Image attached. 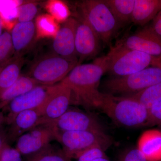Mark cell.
Segmentation results:
<instances>
[{"label":"cell","mask_w":161,"mask_h":161,"mask_svg":"<svg viewBox=\"0 0 161 161\" xmlns=\"http://www.w3.org/2000/svg\"><path fill=\"white\" fill-rule=\"evenodd\" d=\"M53 139L54 137L51 128L43 125L20 136L16 141L15 148L21 154L31 156L47 147Z\"/></svg>","instance_id":"13"},{"label":"cell","mask_w":161,"mask_h":161,"mask_svg":"<svg viewBox=\"0 0 161 161\" xmlns=\"http://www.w3.org/2000/svg\"><path fill=\"white\" fill-rule=\"evenodd\" d=\"M78 7L81 17L92 26L101 41L109 44L118 29V22L109 7L101 0H85Z\"/></svg>","instance_id":"4"},{"label":"cell","mask_w":161,"mask_h":161,"mask_svg":"<svg viewBox=\"0 0 161 161\" xmlns=\"http://www.w3.org/2000/svg\"><path fill=\"white\" fill-rule=\"evenodd\" d=\"M3 65H1V66H0V70H1V69H2V67H3Z\"/></svg>","instance_id":"36"},{"label":"cell","mask_w":161,"mask_h":161,"mask_svg":"<svg viewBox=\"0 0 161 161\" xmlns=\"http://www.w3.org/2000/svg\"><path fill=\"white\" fill-rule=\"evenodd\" d=\"M7 134L8 141H16L20 136L39 126L43 125L40 109L26 110L20 112L10 124Z\"/></svg>","instance_id":"15"},{"label":"cell","mask_w":161,"mask_h":161,"mask_svg":"<svg viewBox=\"0 0 161 161\" xmlns=\"http://www.w3.org/2000/svg\"><path fill=\"white\" fill-rule=\"evenodd\" d=\"M54 139L62 147V151L68 161L84 150L100 146L105 150L111 146V138L105 132L93 131L53 132Z\"/></svg>","instance_id":"5"},{"label":"cell","mask_w":161,"mask_h":161,"mask_svg":"<svg viewBox=\"0 0 161 161\" xmlns=\"http://www.w3.org/2000/svg\"><path fill=\"white\" fill-rule=\"evenodd\" d=\"M98 109L122 126H146L148 120V110L130 96H117L103 93Z\"/></svg>","instance_id":"2"},{"label":"cell","mask_w":161,"mask_h":161,"mask_svg":"<svg viewBox=\"0 0 161 161\" xmlns=\"http://www.w3.org/2000/svg\"><path fill=\"white\" fill-rule=\"evenodd\" d=\"M148 118L146 126H153L161 124V100L148 110Z\"/></svg>","instance_id":"27"},{"label":"cell","mask_w":161,"mask_h":161,"mask_svg":"<svg viewBox=\"0 0 161 161\" xmlns=\"http://www.w3.org/2000/svg\"><path fill=\"white\" fill-rule=\"evenodd\" d=\"M106 72L116 77H123L137 73L150 66L161 67V60L119 43L111 47L103 56Z\"/></svg>","instance_id":"3"},{"label":"cell","mask_w":161,"mask_h":161,"mask_svg":"<svg viewBox=\"0 0 161 161\" xmlns=\"http://www.w3.org/2000/svg\"><path fill=\"white\" fill-rule=\"evenodd\" d=\"M1 109V108H0V127L4 122H5V116Z\"/></svg>","instance_id":"32"},{"label":"cell","mask_w":161,"mask_h":161,"mask_svg":"<svg viewBox=\"0 0 161 161\" xmlns=\"http://www.w3.org/2000/svg\"><path fill=\"white\" fill-rule=\"evenodd\" d=\"M37 12V7L35 3H28L21 4L18 7V21L21 23L32 21Z\"/></svg>","instance_id":"25"},{"label":"cell","mask_w":161,"mask_h":161,"mask_svg":"<svg viewBox=\"0 0 161 161\" xmlns=\"http://www.w3.org/2000/svg\"><path fill=\"white\" fill-rule=\"evenodd\" d=\"M71 104V92L62 81L50 87L46 101L39 108L43 125H48L58 119Z\"/></svg>","instance_id":"8"},{"label":"cell","mask_w":161,"mask_h":161,"mask_svg":"<svg viewBox=\"0 0 161 161\" xmlns=\"http://www.w3.org/2000/svg\"><path fill=\"white\" fill-rule=\"evenodd\" d=\"M93 161H110L108 159V158H101L96 159Z\"/></svg>","instance_id":"34"},{"label":"cell","mask_w":161,"mask_h":161,"mask_svg":"<svg viewBox=\"0 0 161 161\" xmlns=\"http://www.w3.org/2000/svg\"><path fill=\"white\" fill-rule=\"evenodd\" d=\"M78 64V60L54 53L36 62L31 69L29 76L40 85L51 86L61 82Z\"/></svg>","instance_id":"6"},{"label":"cell","mask_w":161,"mask_h":161,"mask_svg":"<svg viewBox=\"0 0 161 161\" xmlns=\"http://www.w3.org/2000/svg\"><path fill=\"white\" fill-rule=\"evenodd\" d=\"M53 132L84 131L104 132L102 125L89 113L75 109H68L53 122L47 125Z\"/></svg>","instance_id":"9"},{"label":"cell","mask_w":161,"mask_h":161,"mask_svg":"<svg viewBox=\"0 0 161 161\" xmlns=\"http://www.w3.org/2000/svg\"><path fill=\"white\" fill-rule=\"evenodd\" d=\"M3 20L0 18V36L3 33Z\"/></svg>","instance_id":"33"},{"label":"cell","mask_w":161,"mask_h":161,"mask_svg":"<svg viewBox=\"0 0 161 161\" xmlns=\"http://www.w3.org/2000/svg\"><path fill=\"white\" fill-rule=\"evenodd\" d=\"M24 62L22 56L14 55L3 64L0 70V96L19 78Z\"/></svg>","instance_id":"19"},{"label":"cell","mask_w":161,"mask_h":161,"mask_svg":"<svg viewBox=\"0 0 161 161\" xmlns=\"http://www.w3.org/2000/svg\"><path fill=\"white\" fill-rule=\"evenodd\" d=\"M14 54L10 33L7 31L3 32L0 36V66L6 63Z\"/></svg>","instance_id":"24"},{"label":"cell","mask_w":161,"mask_h":161,"mask_svg":"<svg viewBox=\"0 0 161 161\" xmlns=\"http://www.w3.org/2000/svg\"><path fill=\"white\" fill-rule=\"evenodd\" d=\"M129 96L137 100L147 110H150L161 100V82Z\"/></svg>","instance_id":"22"},{"label":"cell","mask_w":161,"mask_h":161,"mask_svg":"<svg viewBox=\"0 0 161 161\" xmlns=\"http://www.w3.org/2000/svg\"><path fill=\"white\" fill-rule=\"evenodd\" d=\"M161 82V67L151 66L123 77H114L105 82L107 94L133 95Z\"/></svg>","instance_id":"7"},{"label":"cell","mask_w":161,"mask_h":161,"mask_svg":"<svg viewBox=\"0 0 161 161\" xmlns=\"http://www.w3.org/2000/svg\"><path fill=\"white\" fill-rule=\"evenodd\" d=\"M28 161H68L62 150L48 145L39 152L30 156Z\"/></svg>","instance_id":"23"},{"label":"cell","mask_w":161,"mask_h":161,"mask_svg":"<svg viewBox=\"0 0 161 161\" xmlns=\"http://www.w3.org/2000/svg\"><path fill=\"white\" fill-rule=\"evenodd\" d=\"M39 83L29 76L20 75L19 78L0 96V108L3 109L14 98L31 91Z\"/></svg>","instance_id":"20"},{"label":"cell","mask_w":161,"mask_h":161,"mask_svg":"<svg viewBox=\"0 0 161 161\" xmlns=\"http://www.w3.org/2000/svg\"><path fill=\"white\" fill-rule=\"evenodd\" d=\"M78 23V20L69 18L61 25L53 42V48L55 54L68 59L78 60L75 46Z\"/></svg>","instance_id":"14"},{"label":"cell","mask_w":161,"mask_h":161,"mask_svg":"<svg viewBox=\"0 0 161 161\" xmlns=\"http://www.w3.org/2000/svg\"><path fill=\"white\" fill-rule=\"evenodd\" d=\"M137 149L147 161H161V130L151 129L141 134Z\"/></svg>","instance_id":"16"},{"label":"cell","mask_w":161,"mask_h":161,"mask_svg":"<svg viewBox=\"0 0 161 161\" xmlns=\"http://www.w3.org/2000/svg\"><path fill=\"white\" fill-rule=\"evenodd\" d=\"M119 43L161 60V38L152 30L150 25L128 36Z\"/></svg>","instance_id":"12"},{"label":"cell","mask_w":161,"mask_h":161,"mask_svg":"<svg viewBox=\"0 0 161 161\" xmlns=\"http://www.w3.org/2000/svg\"><path fill=\"white\" fill-rule=\"evenodd\" d=\"M161 10V0H135L131 21L139 26H145Z\"/></svg>","instance_id":"18"},{"label":"cell","mask_w":161,"mask_h":161,"mask_svg":"<svg viewBox=\"0 0 161 161\" xmlns=\"http://www.w3.org/2000/svg\"><path fill=\"white\" fill-rule=\"evenodd\" d=\"M101 158L108 157L103 148L100 146H96L80 153L70 161H93Z\"/></svg>","instance_id":"26"},{"label":"cell","mask_w":161,"mask_h":161,"mask_svg":"<svg viewBox=\"0 0 161 161\" xmlns=\"http://www.w3.org/2000/svg\"><path fill=\"white\" fill-rule=\"evenodd\" d=\"M135 0H104L118 23L131 21Z\"/></svg>","instance_id":"21"},{"label":"cell","mask_w":161,"mask_h":161,"mask_svg":"<svg viewBox=\"0 0 161 161\" xmlns=\"http://www.w3.org/2000/svg\"><path fill=\"white\" fill-rule=\"evenodd\" d=\"M7 135L4 132H0V156L8 144Z\"/></svg>","instance_id":"31"},{"label":"cell","mask_w":161,"mask_h":161,"mask_svg":"<svg viewBox=\"0 0 161 161\" xmlns=\"http://www.w3.org/2000/svg\"><path fill=\"white\" fill-rule=\"evenodd\" d=\"M150 26L152 30L161 38V10L153 20Z\"/></svg>","instance_id":"30"},{"label":"cell","mask_w":161,"mask_h":161,"mask_svg":"<svg viewBox=\"0 0 161 161\" xmlns=\"http://www.w3.org/2000/svg\"><path fill=\"white\" fill-rule=\"evenodd\" d=\"M50 87L40 85L9 102L5 107L7 108L8 111V114L5 117V122L10 125L20 112L39 108L42 106L48 96Z\"/></svg>","instance_id":"11"},{"label":"cell","mask_w":161,"mask_h":161,"mask_svg":"<svg viewBox=\"0 0 161 161\" xmlns=\"http://www.w3.org/2000/svg\"><path fill=\"white\" fill-rule=\"evenodd\" d=\"M10 34L14 55L22 56V53L29 47L34 40L36 35V24L32 21L19 22L14 26Z\"/></svg>","instance_id":"17"},{"label":"cell","mask_w":161,"mask_h":161,"mask_svg":"<svg viewBox=\"0 0 161 161\" xmlns=\"http://www.w3.org/2000/svg\"><path fill=\"white\" fill-rule=\"evenodd\" d=\"M21 155L16 148L7 145L1 154L0 161H22Z\"/></svg>","instance_id":"28"},{"label":"cell","mask_w":161,"mask_h":161,"mask_svg":"<svg viewBox=\"0 0 161 161\" xmlns=\"http://www.w3.org/2000/svg\"><path fill=\"white\" fill-rule=\"evenodd\" d=\"M100 41L92 26L81 17L78 20L75 35V51L78 64L98 55L100 49Z\"/></svg>","instance_id":"10"},{"label":"cell","mask_w":161,"mask_h":161,"mask_svg":"<svg viewBox=\"0 0 161 161\" xmlns=\"http://www.w3.org/2000/svg\"><path fill=\"white\" fill-rule=\"evenodd\" d=\"M106 73L103 56L92 63L78 64L62 82L71 92V104L87 109H98L103 93L99 90L100 80Z\"/></svg>","instance_id":"1"},{"label":"cell","mask_w":161,"mask_h":161,"mask_svg":"<svg viewBox=\"0 0 161 161\" xmlns=\"http://www.w3.org/2000/svg\"><path fill=\"white\" fill-rule=\"evenodd\" d=\"M119 161H147L137 148H132L122 153Z\"/></svg>","instance_id":"29"},{"label":"cell","mask_w":161,"mask_h":161,"mask_svg":"<svg viewBox=\"0 0 161 161\" xmlns=\"http://www.w3.org/2000/svg\"><path fill=\"white\" fill-rule=\"evenodd\" d=\"M158 127L159 128H160V130H161V125H159Z\"/></svg>","instance_id":"35"}]
</instances>
